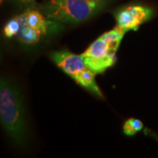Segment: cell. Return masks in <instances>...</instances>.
Listing matches in <instances>:
<instances>
[{"mask_svg":"<svg viewBox=\"0 0 158 158\" xmlns=\"http://www.w3.org/2000/svg\"><path fill=\"white\" fill-rule=\"evenodd\" d=\"M125 32L116 27L105 32L81 54L89 69L97 74L104 73L116 63V54Z\"/></svg>","mask_w":158,"mask_h":158,"instance_id":"cell-3","label":"cell"},{"mask_svg":"<svg viewBox=\"0 0 158 158\" xmlns=\"http://www.w3.org/2000/svg\"><path fill=\"white\" fill-rule=\"evenodd\" d=\"M143 123L138 118H130L124 122L123 132L127 136L132 137L143 129Z\"/></svg>","mask_w":158,"mask_h":158,"instance_id":"cell-8","label":"cell"},{"mask_svg":"<svg viewBox=\"0 0 158 158\" xmlns=\"http://www.w3.org/2000/svg\"><path fill=\"white\" fill-rule=\"evenodd\" d=\"M33 1H35V0H33Z\"/></svg>","mask_w":158,"mask_h":158,"instance_id":"cell-11","label":"cell"},{"mask_svg":"<svg viewBox=\"0 0 158 158\" xmlns=\"http://www.w3.org/2000/svg\"><path fill=\"white\" fill-rule=\"evenodd\" d=\"M21 27V24L17 16L13 18L5 24L3 30L4 35L7 38H13V37L17 36Z\"/></svg>","mask_w":158,"mask_h":158,"instance_id":"cell-9","label":"cell"},{"mask_svg":"<svg viewBox=\"0 0 158 158\" xmlns=\"http://www.w3.org/2000/svg\"><path fill=\"white\" fill-rule=\"evenodd\" d=\"M104 0H49L40 7L47 19L61 23L86 21L104 8Z\"/></svg>","mask_w":158,"mask_h":158,"instance_id":"cell-2","label":"cell"},{"mask_svg":"<svg viewBox=\"0 0 158 158\" xmlns=\"http://www.w3.org/2000/svg\"><path fill=\"white\" fill-rule=\"evenodd\" d=\"M51 59L78 85L99 98H103V94L95 81L96 74L86 66L82 55L62 50L51 53Z\"/></svg>","mask_w":158,"mask_h":158,"instance_id":"cell-4","label":"cell"},{"mask_svg":"<svg viewBox=\"0 0 158 158\" xmlns=\"http://www.w3.org/2000/svg\"><path fill=\"white\" fill-rule=\"evenodd\" d=\"M17 18L21 24V29L17 35L18 39L21 43L28 45H34L38 43L42 35H44L42 31L31 28L27 25L24 13L18 15Z\"/></svg>","mask_w":158,"mask_h":158,"instance_id":"cell-6","label":"cell"},{"mask_svg":"<svg viewBox=\"0 0 158 158\" xmlns=\"http://www.w3.org/2000/svg\"><path fill=\"white\" fill-rule=\"evenodd\" d=\"M0 118L4 129L18 145L25 143L28 135L23 98L10 79L0 80Z\"/></svg>","mask_w":158,"mask_h":158,"instance_id":"cell-1","label":"cell"},{"mask_svg":"<svg viewBox=\"0 0 158 158\" xmlns=\"http://www.w3.org/2000/svg\"><path fill=\"white\" fill-rule=\"evenodd\" d=\"M24 14L27 25L31 28L42 31L43 35L48 32L51 24L54 23L53 21H50L45 19L42 13L36 10L29 8L25 12Z\"/></svg>","mask_w":158,"mask_h":158,"instance_id":"cell-7","label":"cell"},{"mask_svg":"<svg viewBox=\"0 0 158 158\" xmlns=\"http://www.w3.org/2000/svg\"><path fill=\"white\" fill-rule=\"evenodd\" d=\"M155 15V10L152 7L141 4H133L122 7L116 12V27L124 32L138 31L140 27L147 23Z\"/></svg>","mask_w":158,"mask_h":158,"instance_id":"cell-5","label":"cell"},{"mask_svg":"<svg viewBox=\"0 0 158 158\" xmlns=\"http://www.w3.org/2000/svg\"><path fill=\"white\" fill-rule=\"evenodd\" d=\"M10 2H13L16 5L21 6V7H30L33 6L34 1L33 0H10Z\"/></svg>","mask_w":158,"mask_h":158,"instance_id":"cell-10","label":"cell"}]
</instances>
